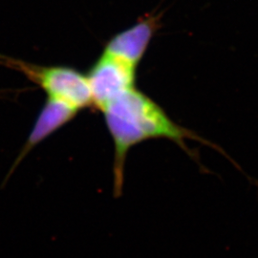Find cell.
I'll return each mask as SVG.
<instances>
[{"instance_id":"6da1fadb","label":"cell","mask_w":258,"mask_h":258,"mask_svg":"<svg viewBox=\"0 0 258 258\" xmlns=\"http://www.w3.org/2000/svg\"><path fill=\"white\" fill-rule=\"evenodd\" d=\"M101 112L114 144V192L116 195L121 192L124 164L130 148L152 139H166L175 143L204 169L198 155L186 147L185 140L202 143L226 157L236 169L247 176L250 183H253L239 164L221 147L176 123L158 103L136 87L108 103Z\"/></svg>"},{"instance_id":"7a4b0ae2","label":"cell","mask_w":258,"mask_h":258,"mask_svg":"<svg viewBox=\"0 0 258 258\" xmlns=\"http://www.w3.org/2000/svg\"><path fill=\"white\" fill-rule=\"evenodd\" d=\"M3 62L19 70L37 84L47 98L58 100L79 111L93 107L92 96L86 75L67 66H42L2 57Z\"/></svg>"},{"instance_id":"3957f363","label":"cell","mask_w":258,"mask_h":258,"mask_svg":"<svg viewBox=\"0 0 258 258\" xmlns=\"http://www.w3.org/2000/svg\"><path fill=\"white\" fill-rule=\"evenodd\" d=\"M137 67L103 52L86 74L93 107L102 110L108 103L135 87Z\"/></svg>"},{"instance_id":"277c9868","label":"cell","mask_w":258,"mask_h":258,"mask_svg":"<svg viewBox=\"0 0 258 258\" xmlns=\"http://www.w3.org/2000/svg\"><path fill=\"white\" fill-rule=\"evenodd\" d=\"M80 111L74 108L73 106L65 102L49 99L47 98L46 102L43 104L41 110L39 112L37 120L34 123V126L31 130L27 141L21 148L19 156L16 159L14 165L11 167L9 173L6 176L3 184L7 183L10 176L16 170L22 160L28 154L49 136H51L55 131L61 128L70 122L78 115Z\"/></svg>"},{"instance_id":"5b68a950","label":"cell","mask_w":258,"mask_h":258,"mask_svg":"<svg viewBox=\"0 0 258 258\" xmlns=\"http://www.w3.org/2000/svg\"><path fill=\"white\" fill-rule=\"evenodd\" d=\"M154 19H142L111 38L103 52L138 67L155 33Z\"/></svg>"}]
</instances>
